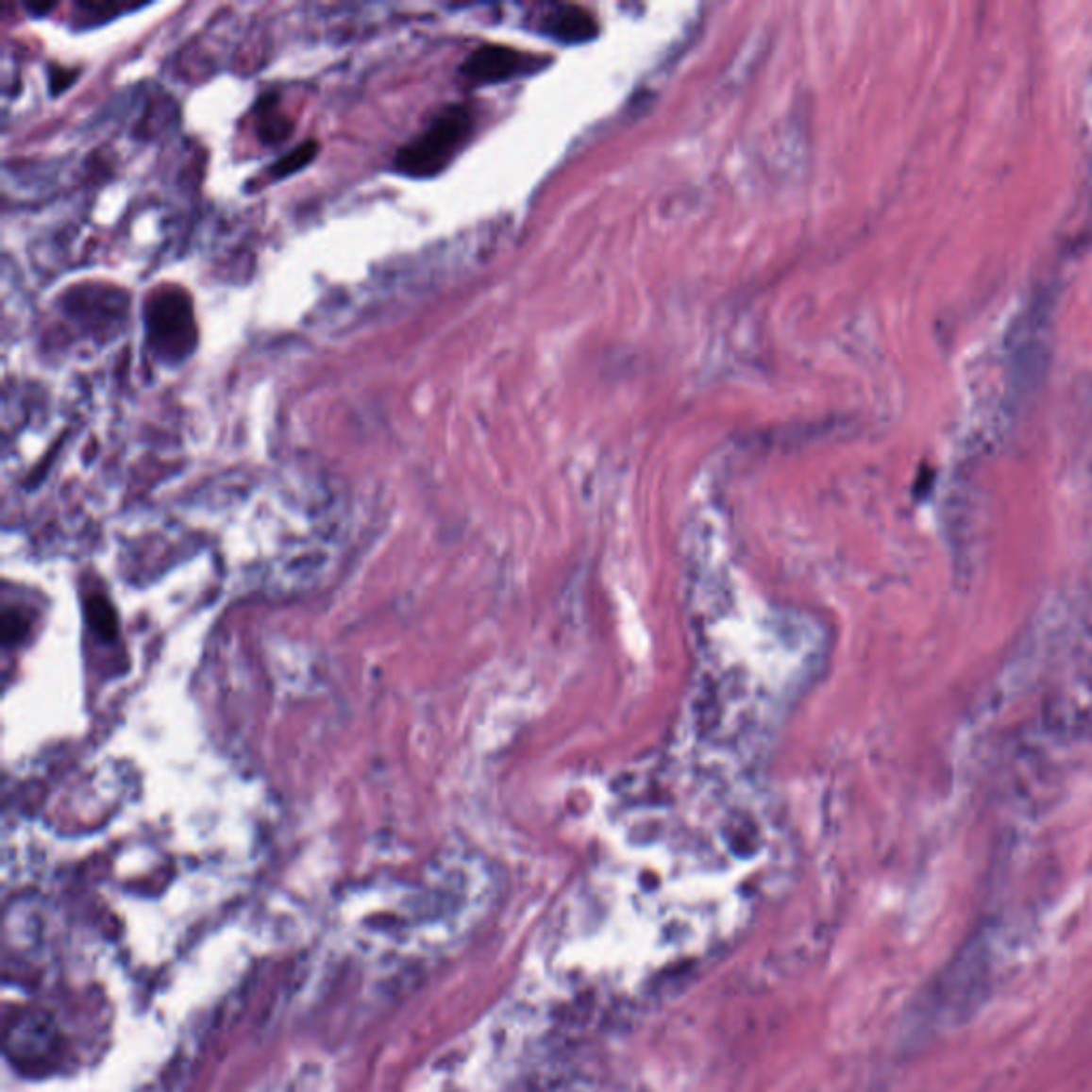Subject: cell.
Returning <instances> with one entry per match:
<instances>
[{
    "instance_id": "obj_1",
    "label": "cell",
    "mask_w": 1092,
    "mask_h": 1092,
    "mask_svg": "<svg viewBox=\"0 0 1092 1092\" xmlns=\"http://www.w3.org/2000/svg\"><path fill=\"white\" fill-rule=\"evenodd\" d=\"M1046 721L1054 734H1092V604L1080 619L1075 640L1048 696Z\"/></svg>"
},
{
    "instance_id": "obj_2",
    "label": "cell",
    "mask_w": 1092,
    "mask_h": 1092,
    "mask_svg": "<svg viewBox=\"0 0 1092 1092\" xmlns=\"http://www.w3.org/2000/svg\"><path fill=\"white\" fill-rule=\"evenodd\" d=\"M474 111L467 105H448L421 135L408 142L395 156L393 169L399 176L425 179L442 174L463 150L474 133Z\"/></svg>"
},
{
    "instance_id": "obj_3",
    "label": "cell",
    "mask_w": 1092,
    "mask_h": 1092,
    "mask_svg": "<svg viewBox=\"0 0 1092 1092\" xmlns=\"http://www.w3.org/2000/svg\"><path fill=\"white\" fill-rule=\"evenodd\" d=\"M145 335L160 363L179 365L196 348V323L193 301L177 286L152 291L143 308Z\"/></svg>"
},
{
    "instance_id": "obj_4",
    "label": "cell",
    "mask_w": 1092,
    "mask_h": 1092,
    "mask_svg": "<svg viewBox=\"0 0 1092 1092\" xmlns=\"http://www.w3.org/2000/svg\"><path fill=\"white\" fill-rule=\"evenodd\" d=\"M540 67V59L506 45H482L467 56L462 64V76L479 86L502 84Z\"/></svg>"
},
{
    "instance_id": "obj_5",
    "label": "cell",
    "mask_w": 1092,
    "mask_h": 1092,
    "mask_svg": "<svg viewBox=\"0 0 1092 1092\" xmlns=\"http://www.w3.org/2000/svg\"><path fill=\"white\" fill-rule=\"evenodd\" d=\"M542 32L553 37L562 43H585V41L594 39L597 35V24L594 15L587 13L580 7L562 5L553 7L546 15H542Z\"/></svg>"
},
{
    "instance_id": "obj_6",
    "label": "cell",
    "mask_w": 1092,
    "mask_h": 1092,
    "mask_svg": "<svg viewBox=\"0 0 1092 1092\" xmlns=\"http://www.w3.org/2000/svg\"><path fill=\"white\" fill-rule=\"evenodd\" d=\"M316 152H318V145L314 142H306V143L297 145L291 154H286L284 159H280L274 167H271V176H274L276 179H282L291 174H297L299 169H303L306 165H310L311 160H314Z\"/></svg>"
}]
</instances>
